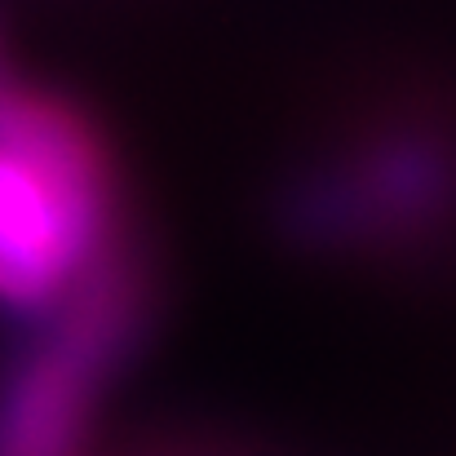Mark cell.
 <instances>
[{"instance_id":"obj_2","label":"cell","mask_w":456,"mask_h":456,"mask_svg":"<svg viewBox=\"0 0 456 456\" xmlns=\"http://www.w3.org/2000/svg\"><path fill=\"white\" fill-rule=\"evenodd\" d=\"M129 323V289L94 275L71 293V323L13 381L0 408V456H71L94 372Z\"/></svg>"},{"instance_id":"obj_1","label":"cell","mask_w":456,"mask_h":456,"mask_svg":"<svg viewBox=\"0 0 456 456\" xmlns=\"http://www.w3.org/2000/svg\"><path fill=\"white\" fill-rule=\"evenodd\" d=\"M107 182L89 134L0 71V302L45 310L102 271Z\"/></svg>"}]
</instances>
